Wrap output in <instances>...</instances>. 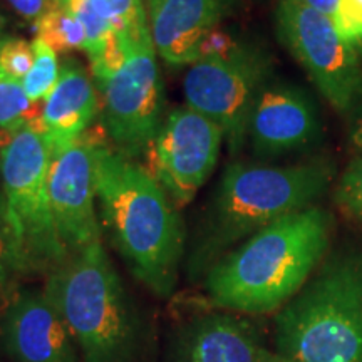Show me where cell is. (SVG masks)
I'll return each mask as SVG.
<instances>
[{
  "label": "cell",
  "instance_id": "6",
  "mask_svg": "<svg viewBox=\"0 0 362 362\" xmlns=\"http://www.w3.org/2000/svg\"><path fill=\"white\" fill-rule=\"evenodd\" d=\"M52 153L37 123L12 134L0 149V180L33 275L47 277L66 260L49 197Z\"/></svg>",
  "mask_w": 362,
  "mask_h": 362
},
{
  "label": "cell",
  "instance_id": "2",
  "mask_svg": "<svg viewBox=\"0 0 362 362\" xmlns=\"http://www.w3.org/2000/svg\"><path fill=\"white\" fill-rule=\"evenodd\" d=\"M332 230V215L317 205L274 221L206 272L208 300L238 315L279 312L329 255Z\"/></svg>",
  "mask_w": 362,
  "mask_h": 362
},
{
  "label": "cell",
  "instance_id": "10",
  "mask_svg": "<svg viewBox=\"0 0 362 362\" xmlns=\"http://www.w3.org/2000/svg\"><path fill=\"white\" fill-rule=\"evenodd\" d=\"M223 138L218 124L189 107L165 116L146 149V170L176 208L187 206L214 173Z\"/></svg>",
  "mask_w": 362,
  "mask_h": 362
},
{
  "label": "cell",
  "instance_id": "27",
  "mask_svg": "<svg viewBox=\"0 0 362 362\" xmlns=\"http://www.w3.org/2000/svg\"><path fill=\"white\" fill-rule=\"evenodd\" d=\"M7 2L21 17L34 22V24L45 12H49L52 7H56L54 0H7Z\"/></svg>",
  "mask_w": 362,
  "mask_h": 362
},
{
  "label": "cell",
  "instance_id": "19",
  "mask_svg": "<svg viewBox=\"0 0 362 362\" xmlns=\"http://www.w3.org/2000/svg\"><path fill=\"white\" fill-rule=\"evenodd\" d=\"M34 106L37 104L25 96L19 81L8 78L6 72L0 69V133L6 134L8 139L24 126L39 123V116H35Z\"/></svg>",
  "mask_w": 362,
  "mask_h": 362
},
{
  "label": "cell",
  "instance_id": "5",
  "mask_svg": "<svg viewBox=\"0 0 362 362\" xmlns=\"http://www.w3.org/2000/svg\"><path fill=\"white\" fill-rule=\"evenodd\" d=\"M274 346L293 362H362V248L325 257L275 315Z\"/></svg>",
  "mask_w": 362,
  "mask_h": 362
},
{
  "label": "cell",
  "instance_id": "20",
  "mask_svg": "<svg viewBox=\"0 0 362 362\" xmlns=\"http://www.w3.org/2000/svg\"><path fill=\"white\" fill-rule=\"evenodd\" d=\"M34 49V62L30 67L29 74L22 79V88H24L25 96L34 104L45 101V98L51 94L59 81V64L57 56L54 49L47 44L35 37L33 40Z\"/></svg>",
  "mask_w": 362,
  "mask_h": 362
},
{
  "label": "cell",
  "instance_id": "22",
  "mask_svg": "<svg viewBox=\"0 0 362 362\" xmlns=\"http://www.w3.org/2000/svg\"><path fill=\"white\" fill-rule=\"evenodd\" d=\"M66 7L69 8L72 16L78 19L84 27L86 45L84 52L93 61L96 59L110 39L112 25L99 13L93 0H67Z\"/></svg>",
  "mask_w": 362,
  "mask_h": 362
},
{
  "label": "cell",
  "instance_id": "24",
  "mask_svg": "<svg viewBox=\"0 0 362 362\" xmlns=\"http://www.w3.org/2000/svg\"><path fill=\"white\" fill-rule=\"evenodd\" d=\"M33 62V42L17 37H7V35L0 37V69L6 72L8 78L22 83V79L29 74Z\"/></svg>",
  "mask_w": 362,
  "mask_h": 362
},
{
  "label": "cell",
  "instance_id": "28",
  "mask_svg": "<svg viewBox=\"0 0 362 362\" xmlns=\"http://www.w3.org/2000/svg\"><path fill=\"white\" fill-rule=\"evenodd\" d=\"M305 4H309L310 7H314L315 11L325 13V16L332 19L334 13L337 11L339 0H304Z\"/></svg>",
  "mask_w": 362,
  "mask_h": 362
},
{
  "label": "cell",
  "instance_id": "29",
  "mask_svg": "<svg viewBox=\"0 0 362 362\" xmlns=\"http://www.w3.org/2000/svg\"><path fill=\"white\" fill-rule=\"evenodd\" d=\"M259 362H293V361L277 354V352H275V351H270V349H267V347H264V349L260 351Z\"/></svg>",
  "mask_w": 362,
  "mask_h": 362
},
{
  "label": "cell",
  "instance_id": "26",
  "mask_svg": "<svg viewBox=\"0 0 362 362\" xmlns=\"http://www.w3.org/2000/svg\"><path fill=\"white\" fill-rule=\"evenodd\" d=\"M342 116L346 119V134L349 146L356 153V156H362V83L351 106Z\"/></svg>",
  "mask_w": 362,
  "mask_h": 362
},
{
  "label": "cell",
  "instance_id": "4",
  "mask_svg": "<svg viewBox=\"0 0 362 362\" xmlns=\"http://www.w3.org/2000/svg\"><path fill=\"white\" fill-rule=\"evenodd\" d=\"M42 288L64 320L81 362H141V315L103 242L66 259Z\"/></svg>",
  "mask_w": 362,
  "mask_h": 362
},
{
  "label": "cell",
  "instance_id": "3",
  "mask_svg": "<svg viewBox=\"0 0 362 362\" xmlns=\"http://www.w3.org/2000/svg\"><path fill=\"white\" fill-rule=\"evenodd\" d=\"M336 175V161L329 158L282 166L230 163L189 240V277H205L221 257L253 233L315 205Z\"/></svg>",
  "mask_w": 362,
  "mask_h": 362
},
{
  "label": "cell",
  "instance_id": "16",
  "mask_svg": "<svg viewBox=\"0 0 362 362\" xmlns=\"http://www.w3.org/2000/svg\"><path fill=\"white\" fill-rule=\"evenodd\" d=\"M98 111L99 98L93 78L79 61L66 59L37 123L52 155L86 134Z\"/></svg>",
  "mask_w": 362,
  "mask_h": 362
},
{
  "label": "cell",
  "instance_id": "31",
  "mask_svg": "<svg viewBox=\"0 0 362 362\" xmlns=\"http://www.w3.org/2000/svg\"><path fill=\"white\" fill-rule=\"evenodd\" d=\"M54 4H56V6H66L67 0H54Z\"/></svg>",
  "mask_w": 362,
  "mask_h": 362
},
{
  "label": "cell",
  "instance_id": "1",
  "mask_svg": "<svg viewBox=\"0 0 362 362\" xmlns=\"http://www.w3.org/2000/svg\"><path fill=\"white\" fill-rule=\"evenodd\" d=\"M94 187L111 245L131 274L160 298L173 296L187 252L178 208L146 168L98 139Z\"/></svg>",
  "mask_w": 362,
  "mask_h": 362
},
{
  "label": "cell",
  "instance_id": "23",
  "mask_svg": "<svg viewBox=\"0 0 362 362\" xmlns=\"http://www.w3.org/2000/svg\"><path fill=\"white\" fill-rule=\"evenodd\" d=\"M334 200L337 206L362 225V156H354L339 176Z\"/></svg>",
  "mask_w": 362,
  "mask_h": 362
},
{
  "label": "cell",
  "instance_id": "21",
  "mask_svg": "<svg viewBox=\"0 0 362 362\" xmlns=\"http://www.w3.org/2000/svg\"><path fill=\"white\" fill-rule=\"evenodd\" d=\"M93 4L117 33L129 35L131 39L151 35L143 0H93Z\"/></svg>",
  "mask_w": 362,
  "mask_h": 362
},
{
  "label": "cell",
  "instance_id": "12",
  "mask_svg": "<svg viewBox=\"0 0 362 362\" xmlns=\"http://www.w3.org/2000/svg\"><path fill=\"white\" fill-rule=\"evenodd\" d=\"M322 117L305 89L272 79L248 121L247 139L260 158H277L314 148L322 136Z\"/></svg>",
  "mask_w": 362,
  "mask_h": 362
},
{
  "label": "cell",
  "instance_id": "8",
  "mask_svg": "<svg viewBox=\"0 0 362 362\" xmlns=\"http://www.w3.org/2000/svg\"><path fill=\"white\" fill-rule=\"evenodd\" d=\"M155 52L151 35L133 39L121 67L93 76L106 133L116 151L131 160L146 153L165 121V89Z\"/></svg>",
  "mask_w": 362,
  "mask_h": 362
},
{
  "label": "cell",
  "instance_id": "18",
  "mask_svg": "<svg viewBox=\"0 0 362 362\" xmlns=\"http://www.w3.org/2000/svg\"><path fill=\"white\" fill-rule=\"evenodd\" d=\"M35 33H37V39L56 52H71L78 49L84 51V27L66 6H56L45 12L35 22Z\"/></svg>",
  "mask_w": 362,
  "mask_h": 362
},
{
  "label": "cell",
  "instance_id": "9",
  "mask_svg": "<svg viewBox=\"0 0 362 362\" xmlns=\"http://www.w3.org/2000/svg\"><path fill=\"white\" fill-rule=\"evenodd\" d=\"M275 29L325 101L344 115L362 83L361 57L344 42L330 17L304 0H279Z\"/></svg>",
  "mask_w": 362,
  "mask_h": 362
},
{
  "label": "cell",
  "instance_id": "30",
  "mask_svg": "<svg viewBox=\"0 0 362 362\" xmlns=\"http://www.w3.org/2000/svg\"><path fill=\"white\" fill-rule=\"evenodd\" d=\"M4 25H6V21H4V17L0 16V35H4V34H2V30H4Z\"/></svg>",
  "mask_w": 362,
  "mask_h": 362
},
{
  "label": "cell",
  "instance_id": "15",
  "mask_svg": "<svg viewBox=\"0 0 362 362\" xmlns=\"http://www.w3.org/2000/svg\"><path fill=\"white\" fill-rule=\"evenodd\" d=\"M233 0H149L148 21L156 52L170 66H192L200 59L205 35L220 25Z\"/></svg>",
  "mask_w": 362,
  "mask_h": 362
},
{
  "label": "cell",
  "instance_id": "7",
  "mask_svg": "<svg viewBox=\"0 0 362 362\" xmlns=\"http://www.w3.org/2000/svg\"><path fill=\"white\" fill-rule=\"evenodd\" d=\"M272 79L269 52L240 42L230 56L200 59L189 66L183 81L187 107L218 124L235 155L247 143L253 106Z\"/></svg>",
  "mask_w": 362,
  "mask_h": 362
},
{
  "label": "cell",
  "instance_id": "25",
  "mask_svg": "<svg viewBox=\"0 0 362 362\" xmlns=\"http://www.w3.org/2000/svg\"><path fill=\"white\" fill-rule=\"evenodd\" d=\"M240 40H237L233 35H230L226 30L220 29V27H215L214 30H210L205 37H203L200 44V59H208V57H226L230 56ZM198 59V61H200Z\"/></svg>",
  "mask_w": 362,
  "mask_h": 362
},
{
  "label": "cell",
  "instance_id": "11",
  "mask_svg": "<svg viewBox=\"0 0 362 362\" xmlns=\"http://www.w3.org/2000/svg\"><path fill=\"white\" fill-rule=\"evenodd\" d=\"M98 139L86 133L51 158L49 197L66 259L101 242V225L94 206V148Z\"/></svg>",
  "mask_w": 362,
  "mask_h": 362
},
{
  "label": "cell",
  "instance_id": "17",
  "mask_svg": "<svg viewBox=\"0 0 362 362\" xmlns=\"http://www.w3.org/2000/svg\"><path fill=\"white\" fill-rule=\"evenodd\" d=\"M33 275L27 262L16 221L0 192V309L21 288V282Z\"/></svg>",
  "mask_w": 362,
  "mask_h": 362
},
{
  "label": "cell",
  "instance_id": "14",
  "mask_svg": "<svg viewBox=\"0 0 362 362\" xmlns=\"http://www.w3.org/2000/svg\"><path fill=\"white\" fill-rule=\"evenodd\" d=\"M259 330L243 315L208 310L183 317L165 336L156 362H259Z\"/></svg>",
  "mask_w": 362,
  "mask_h": 362
},
{
  "label": "cell",
  "instance_id": "13",
  "mask_svg": "<svg viewBox=\"0 0 362 362\" xmlns=\"http://www.w3.org/2000/svg\"><path fill=\"white\" fill-rule=\"evenodd\" d=\"M0 347L12 362H81L44 288H19L0 309Z\"/></svg>",
  "mask_w": 362,
  "mask_h": 362
}]
</instances>
